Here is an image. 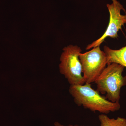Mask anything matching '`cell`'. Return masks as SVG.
<instances>
[{
    "instance_id": "6da1fadb",
    "label": "cell",
    "mask_w": 126,
    "mask_h": 126,
    "mask_svg": "<svg viewBox=\"0 0 126 126\" xmlns=\"http://www.w3.org/2000/svg\"><path fill=\"white\" fill-rule=\"evenodd\" d=\"M69 91L78 106H83L94 112L98 111L106 115L117 111L121 108L119 102L109 101L93 89L91 84L70 85Z\"/></svg>"
},
{
    "instance_id": "7a4b0ae2",
    "label": "cell",
    "mask_w": 126,
    "mask_h": 126,
    "mask_svg": "<svg viewBox=\"0 0 126 126\" xmlns=\"http://www.w3.org/2000/svg\"><path fill=\"white\" fill-rule=\"evenodd\" d=\"M124 68L117 63L107 64L94 82L97 91L101 94H106V98L112 102H119L121 88L126 86V76L122 75Z\"/></svg>"
},
{
    "instance_id": "3957f363",
    "label": "cell",
    "mask_w": 126,
    "mask_h": 126,
    "mask_svg": "<svg viewBox=\"0 0 126 126\" xmlns=\"http://www.w3.org/2000/svg\"><path fill=\"white\" fill-rule=\"evenodd\" d=\"M63 50L59 65L60 73L67 79L70 85L84 84L79 57L82 52L81 48L76 45H69L64 47Z\"/></svg>"
},
{
    "instance_id": "277c9868",
    "label": "cell",
    "mask_w": 126,
    "mask_h": 126,
    "mask_svg": "<svg viewBox=\"0 0 126 126\" xmlns=\"http://www.w3.org/2000/svg\"><path fill=\"white\" fill-rule=\"evenodd\" d=\"M85 83L94 82L107 65L106 53L99 46L79 55Z\"/></svg>"
},
{
    "instance_id": "5b68a950",
    "label": "cell",
    "mask_w": 126,
    "mask_h": 126,
    "mask_svg": "<svg viewBox=\"0 0 126 126\" xmlns=\"http://www.w3.org/2000/svg\"><path fill=\"white\" fill-rule=\"evenodd\" d=\"M112 1L110 4H107L110 14V19L106 31L100 38L88 45L86 47V50L100 46L107 37L117 38L118 31L126 24V14L122 15L121 14L122 10L126 12L123 6L117 0H112Z\"/></svg>"
},
{
    "instance_id": "8992f818",
    "label": "cell",
    "mask_w": 126,
    "mask_h": 126,
    "mask_svg": "<svg viewBox=\"0 0 126 126\" xmlns=\"http://www.w3.org/2000/svg\"><path fill=\"white\" fill-rule=\"evenodd\" d=\"M107 59V64L117 63L126 68V46L118 50L110 48L107 46L103 48Z\"/></svg>"
},
{
    "instance_id": "52a82bcc",
    "label": "cell",
    "mask_w": 126,
    "mask_h": 126,
    "mask_svg": "<svg viewBox=\"0 0 126 126\" xmlns=\"http://www.w3.org/2000/svg\"><path fill=\"white\" fill-rule=\"evenodd\" d=\"M100 126H126V119L117 117L110 118L106 114H101L98 116Z\"/></svg>"
},
{
    "instance_id": "ba28073f",
    "label": "cell",
    "mask_w": 126,
    "mask_h": 126,
    "mask_svg": "<svg viewBox=\"0 0 126 126\" xmlns=\"http://www.w3.org/2000/svg\"><path fill=\"white\" fill-rule=\"evenodd\" d=\"M54 125L55 126H79V125H70V124L68 125V126H64V125H63V124H60V123L58 122H55L54 123Z\"/></svg>"
}]
</instances>
